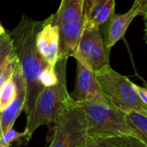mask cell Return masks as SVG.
Instances as JSON below:
<instances>
[{"instance_id":"obj_24","label":"cell","mask_w":147,"mask_h":147,"mask_svg":"<svg viewBox=\"0 0 147 147\" xmlns=\"http://www.w3.org/2000/svg\"><path fill=\"white\" fill-rule=\"evenodd\" d=\"M139 1L140 2V3H141V6H142V3H143V1H144V0H139ZM142 11H143V10H142ZM142 14H143V13H142Z\"/></svg>"},{"instance_id":"obj_23","label":"cell","mask_w":147,"mask_h":147,"mask_svg":"<svg viewBox=\"0 0 147 147\" xmlns=\"http://www.w3.org/2000/svg\"><path fill=\"white\" fill-rule=\"evenodd\" d=\"M96 1H97V0H84V5H89Z\"/></svg>"},{"instance_id":"obj_6","label":"cell","mask_w":147,"mask_h":147,"mask_svg":"<svg viewBox=\"0 0 147 147\" xmlns=\"http://www.w3.org/2000/svg\"><path fill=\"white\" fill-rule=\"evenodd\" d=\"M73 58L88 65L95 72L109 65V52L105 47L101 28H84Z\"/></svg>"},{"instance_id":"obj_26","label":"cell","mask_w":147,"mask_h":147,"mask_svg":"<svg viewBox=\"0 0 147 147\" xmlns=\"http://www.w3.org/2000/svg\"><path fill=\"white\" fill-rule=\"evenodd\" d=\"M1 37H2V36H1ZM1 37H0V40H1Z\"/></svg>"},{"instance_id":"obj_20","label":"cell","mask_w":147,"mask_h":147,"mask_svg":"<svg viewBox=\"0 0 147 147\" xmlns=\"http://www.w3.org/2000/svg\"><path fill=\"white\" fill-rule=\"evenodd\" d=\"M144 22H145V40L147 44V12L144 15Z\"/></svg>"},{"instance_id":"obj_5","label":"cell","mask_w":147,"mask_h":147,"mask_svg":"<svg viewBox=\"0 0 147 147\" xmlns=\"http://www.w3.org/2000/svg\"><path fill=\"white\" fill-rule=\"evenodd\" d=\"M88 140L85 113L72 99L54 124L53 136L48 147H84Z\"/></svg>"},{"instance_id":"obj_11","label":"cell","mask_w":147,"mask_h":147,"mask_svg":"<svg viewBox=\"0 0 147 147\" xmlns=\"http://www.w3.org/2000/svg\"><path fill=\"white\" fill-rule=\"evenodd\" d=\"M115 0H97L84 5V28H101L115 12Z\"/></svg>"},{"instance_id":"obj_18","label":"cell","mask_w":147,"mask_h":147,"mask_svg":"<svg viewBox=\"0 0 147 147\" xmlns=\"http://www.w3.org/2000/svg\"><path fill=\"white\" fill-rule=\"evenodd\" d=\"M24 134L22 133H19L13 128L9 129L8 132L0 136V146L10 147V146L16 141H20L21 139H23Z\"/></svg>"},{"instance_id":"obj_8","label":"cell","mask_w":147,"mask_h":147,"mask_svg":"<svg viewBox=\"0 0 147 147\" xmlns=\"http://www.w3.org/2000/svg\"><path fill=\"white\" fill-rule=\"evenodd\" d=\"M142 6L139 0H134V3L131 9L124 14H115V12L111 15L109 19L102 26V34L105 47L108 52L123 38L128 27L134 21V19L142 15Z\"/></svg>"},{"instance_id":"obj_12","label":"cell","mask_w":147,"mask_h":147,"mask_svg":"<svg viewBox=\"0 0 147 147\" xmlns=\"http://www.w3.org/2000/svg\"><path fill=\"white\" fill-rule=\"evenodd\" d=\"M50 17L55 26L67 22L84 24V0H61L57 12Z\"/></svg>"},{"instance_id":"obj_7","label":"cell","mask_w":147,"mask_h":147,"mask_svg":"<svg viewBox=\"0 0 147 147\" xmlns=\"http://www.w3.org/2000/svg\"><path fill=\"white\" fill-rule=\"evenodd\" d=\"M76 60V82L71 97L78 102L110 103L103 94L95 71L83 61Z\"/></svg>"},{"instance_id":"obj_4","label":"cell","mask_w":147,"mask_h":147,"mask_svg":"<svg viewBox=\"0 0 147 147\" xmlns=\"http://www.w3.org/2000/svg\"><path fill=\"white\" fill-rule=\"evenodd\" d=\"M108 101L117 109L127 114L137 112L147 116V105L140 98L135 84L106 65L95 72Z\"/></svg>"},{"instance_id":"obj_13","label":"cell","mask_w":147,"mask_h":147,"mask_svg":"<svg viewBox=\"0 0 147 147\" xmlns=\"http://www.w3.org/2000/svg\"><path fill=\"white\" fill-rule=\"evenodd\" d=\"M84 147H147L142 140L132 136H115L88 140Z\"/></svg>"},{"instance_id":"obj_17","label":"cell","mask_w":147,"mask_h":147,"mask_svg":"<svg viewBox=\"0 0 147 147\" xmlns=\"http://www.w3.org/2000/svg\"><path fill=\"white\" fill-rule=\"evenodd\" d=\"M14 45L9 34H5L0 40V70L4 65L8 59L14 53Z\"/></svg>"},{"instance_id":"obj_22","label":"cell","mask_w":147,"mask_h":147,"mask_svg":"<svg viewBox=\"0 0 147 147\" xmlns=\"http://www.w3.org/2000/svg\"><path fill=\"white\" fill-rule=\"evenodd\" d=\"M5 34H6V32H5V30H4V28H3V27L2 26V24L0 23V37L3 36V35Z\"/></svg>"},{"instance_id":"obj_16","label":"cell","mask_w":147,"mask_h":147,"mask_svg":"<svg viewBox=\"0 0 147 147\" xmlns=\"http://www.w3.org/2000/svg\"><path fill=\"white\" fill-rule=\"evenodd\" d=\"M18 64V59L14 52V53L8 59L4 65L0 70V89L13 76Z\"/></svg>"},{"instance_id":"obj_14","label":"cell","mask_w":147,"mask_h":147,"mask_svg":"<svg viewBox=\"0 0 147 147\" xmlns=\"http://www.w3.org/2000/svg\"><path fill=\"white\" fill-rule=\"evenodd\" d=\"M127 119L130 125L136 130L141 140L147 145V116L145 115L130 112L127 114Z\"/></svg>"},{"instance_id":"obj_9","label":"cell","mask_w":147,"mask_h":147,"mask_svg":"<svg viewBox=\"0 0 147 147\" xmlns=\"http://www.w3.org/2000/svg\"><path fill=\"white\" fill-rule=\"evenodd\" d=\"M13 78L16 84V94L9 105L0 112V136L13 128L16 120L25 108L26 88L19 64L13 74Z\"/></svg>"},{"instance_id":"obj_19","label":"cell","mask_w":147,"mask_h":147,"mask_svg":"<svg viewBox=\"0 0 147 147\" xmlns=\"http://www.w3.org/2000/svg\"><path fill=\"white\" fill-rule=\"evenodd\" d=\"M135 89L136 91L140 96V98L141 99V101L147 105V86L146 87H141L140 85L135 84Z\"/></svg>"},{"instance_id":"obj_25","label":"cell","mask_w":147,"mask_h":147,"mask_svg":"<svg viewBox=\"0 0 147 147\" xmlns=\"http://www.w3.org/2000/svg\"><path fill=\"white\" fill-rule=\"evenodd\" d=\"M144 1H145V0H144ZM144 1H143V3H144ZM143 3H142V6H143ZM142 10H143V9H142Z\"/></svg>"},{"instance_id":"obj_10","label":"cell","mask_w":147,"mask_h":147,"mask_svg":"<svg viewBox=\"0 0 147 147\" xmlns=\"http://www.w3.org/2000/svg\"><path fill=\"white\" fill-rule=\"evenodd\" d=\"M36 46L52 66H56L59 60V34L57 26L51 23V17L43 21V25L36 35Z\"/></svg>"},{"instance_id":"obj_1","label":"cell","mask_w":147,"mask_h":147,"mask_svg":"<svg viewBox=\"0 0 147 147\" xmlns=\"http://www.w3.org/2000/svg\"><path fill=\"white\" fill-rule=\"evenodd\" d=\"M42 25L43 22L34 21L23 15L18 25L9 34L25 83L26 117L33 110L40 91L59 81L56 66L46 61L36 46V35Z\"/></svg>"},{"instance_id":"obj_27","label":"cell","mask_w":147,"mask_h":147,"mask_svg":"<svg viewBox=\"0 0 147 147\" xmlns=\"http://www.w3.org/2000/svg\"><path fill=\"white\" fill-rule=\"evenodd\" d=\"M0 147H1V146H0Z\"/></svg>"},{"instance_id":"obj_2","label":"cell","mask_w":147,"mask_h":147,"mask_svg":"<svg viewBox=\"0 0 147 147\" xmlns=\"http://www.w3.org/2000/svg\"><path fill=\"white\" fill-rule=\"evenodd\" d=\"M66 61L59 59L56 65L59 81L56 84L45 87L39 94L23 131V140L27 145L36 129L44 125L55 124L69 102L72 100L66 86Z\"/></svg>"},{"instance_id":"obj_21","label":"cell","mask_w":147,"mask_h":147,"mask_svg":"<svg viewBox=\"0 0 147 147\" xmlns=\"http://www.w3.org/2000/svg\"><path fill=\"white\" fill-rule=\"evenodd\" d=\"M142 9H143V14H142V16H144V15L147 12V0H145V1H144Z\"/></svg>"},{"instance_id":"obj_3","label":"cell","mask_w":147,"mask_h":147,"mask_svg":"<svg viewBox=\"0 0 147 147\" xmlns=\"http://www.w3.org/2000/svg\"><path fill=\"white\" fill-rule=\"evenodd\" d=\"M78 103L86 115L90 140L115 136H132L142 140L136 130L128 122L127 114L117 109L111 103Z\"/></svg>"},{"instance_id":"obj_15","label":"cell","mask_w":147,"mask_h":147,"mask_svg":"<svg viewBox=\"0 0 147 147\" xmlns=\"http://www.w3.org/2000/svg\"><path fill=\"white\" fill-rule=\"evenodd\" d=\"M16 94V84L13 76L0 89V112L5 109Z\"/></svg>"}]
</instances>
